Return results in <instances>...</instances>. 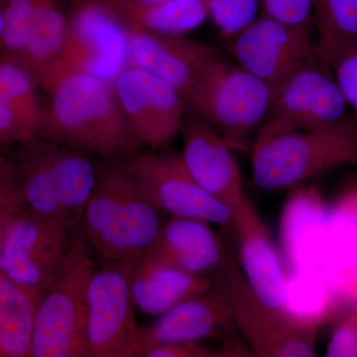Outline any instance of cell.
Returning <instances> with one entry per match:
<instances>
[{"mask_svg": "<svg viewBox=\"0 0 357 357\" xmlns=\"http://www.w3.org/2000/svg\"><path fill=\"white\" fill-rule=\"evenodd\" d=\"M49 95L38 137L105 159L132 156L142 146L131 131L114 82L70 73Z\"/></svg>", "mask_w": 357, "mask_h": 357, "instance_id": "cell-1", "label": "cell"}, {"mask_svg": "<svg viewBox=\"0 0 357 357\" xmlns=\"http://www.w3.org/2000/svg\"><path fill=\"white\" fill-rule=\"evenodd\" d=\"M162 227L160 211L123 163L96 166L81 227L100 263L129 261L147 252Z\"/></svg>", "mask_w": 357, "mask_h": 357, "instance_id": "cell-2", "label": "cell"}, {"mask_svg": "<svg viewBox=\"0 0 357 357\" xmlns=\"http://www.w3.org/2000/svg\"><path fill=\"white\" fill-rule=\"evenodd\" d=\"M13 160L25 211L81 225L96 181V166L88 154L36 137L18 144Z\"/></svg>", "mask_w": 357, "mask_h": 357, "instance_id": "cell-3", "label": "cell"}, {"mask_svg": "<svg viewBox=\"0 0 357 357\" xmlns=\"http://www.w3.org/2000/svg\"><path fill=\"white\" fill-rule=\"evenodd\" d=\"M357 165V123L255 136L252 175L264 191L290 189L344 166Z\"/></svg>", "mask_w": 357, "mask_h": 357, "instance_id": "cell-4", "label": "cell"}, {"mask_svg": "<svg viewBox=\"0 0 357 357\" xmlns=\"http://www.w3.org/2000/svg\"><path fill=\"white\" fill-rule=\"evenodd\" d=\"M95 257L79 227L60 271L40 298L32 357H91L86 310Z\"/></svg>", "mask_w": 357, "mask_h": 357, "instance_id": "cell-5", "label": "cell"}, {"mask_svg": "<svg viewBox=\"0 0 357 357\" xmlns=\"http://www.w3.org/2000/svg\"><path fill=\"white\" fill-rule=\"evenodd\" d=\"M347 107L333 70L319 58L296 72L275 93L255 136L333 128L351 119Z\"/></svg>", "mask_w": 357, "mask_h": 357, "instance_id": "cell-6", "label": "cell"}, {"mask_svg": "<svg viewBox=\"0 0 357 357\" xmlns=\"http://www.w3.org/2000/svg\"><path fill=\"white\" fill-rule=\"evenodd\" d=\"M79 227L21 211L0 243V273L43 294L60 271Z\"/></svg>", "mask_w": 357, "mask_h": 357, "instance_id": "cell-7", "label": "cell"}, {"mask_svg": "<svg viewBox=\"0 0 357 357\" xmlns=\"http://www.w3.org/2000/svg\"><path fill=\"white\" fill-rule=\"evenodd\" d=\"M126 67L148 70L177 89L196 107L204 84L229 63L215 49L183 36H166L136 26H126Z\"/></svg>", "mask_w": 357, "mask_h": 357, "instance_id": "cell-8", "label": "cell"}, {"mask_svg": "<svg viewBox=\"0 0 357 357\" xmlns=\"http://www.w3.org/2000/svg\"><path fill=\"white\" fill-rule=\"evenodd\" d=\"M229 39L239 67L266 84L273 96L296 72L319 58L312 29L264 14Z\"/></svg>", "mask_w": 357, "mask_h": 357, "instance_id": "cell-9", "label": "cell"}, {"mask_svg": "<svg viewBox=\"0 0 357 357\" xmlns=\"http://www.w3.org/2000/svg\"><path fill=\"white\" fill-rule=\"evenodd\" d=\"M271 89L241 67L227 64L204 84L195 110L232 150L244 151L271 107Z\"/></svg>", "mask_w": 357, "mask_h": 357, "instance_id": "cell-10", "label": "cell"}, {"mask_svg": "<svg viewBox=\"0 0 357 357\" xmlns=\"http://www.w3.org/2000/svg\"><path fill=\"white\" fill-rule=\"evenodd\" d=\"M123 165L160 211L231 227L232 208L199 185L185 167L182 154H135L128 157Z\"/></svg>", "mask_w": 357, "mask_h": 357, "instance_id": "cell-11", "label": "cell"}, {"mask_svg": "<svg viewBox=\"0 0 357 357\" xmlns=\"http://www.w3.org/2000/svg\"><path fill=\"white\" fill-rule=\"evenodd\" d=\"M130 260L100 263L88 291L86 340L91 357H133L139 326L130 283Z\"/></svg>", "mask_w": 357, "mask_h": 357, "instance_id": "cell-12", "label": "cell"}, {"mask_svg": "<svg viewBox=\"0 0 357 357\" xmlns=\"http://www.w3.org/2000/svg\"><path fill=\"white\" fill-rule=\"evenodd\" d=\"M128 62L126 26L100 7L70 4L62 58L63 77L86 73L114 82Z\"/></svg>", "mask_w": 357, "mask_h": 357, "instance_id": "cell-13", "label": "cell"}, {"mask_svg": "<svg viewBox=\"0 0 357 357\" xmlns=\"http://www.w3.org/2000/svg\"><path fill=\"white\" fill-rule=\"evenodd\" d=\"M114 84L131 131L141 144L158 149L182 131L185 102L170 84L131 66L119 73Z\"/></svg>", "mask_w": 357, "mask_h": 357, "instance_id": "cell-14", "label": "cell"}, {"mask_svg": "<svg viewBox=\"0 0 357 357\" xmlns=\"http://www.w3.org/2000/svg\"><path fill=\"white\" fill-rule=\"evenodd\" d=\"M231 227L236 234L244 278L263 306L288 314V280L283 261L259 211L246 196L234 208Z\"/></svg>", "mask_w": 357, "mask_h": 357, "instance_id": "cell-15", "label": "cell"}, {"mask_svg": "<svg viewBox=\"0 0 357 357\" xmlns=\"http://www.w3.org/2000/svg\"><path fill=\"white\" fill-rule=\"evenodd\" d=\"M182 131V157L188 170L208 194L234 210L245 195L231 148L199 114L188 119Z\"/></svg>", "mask_w": 357, "mask_h": 357, "instance_id": "cell-16", "label": "cell"}, {"mask_svg": "<svg viewBox=\"0 0 357 357\" xmlns=\"http://www.w3.org/2000/svg\"><path fill=\"white\" fill-rule=\"evenodd\" d=\"M234 323L229 299L213 286L208 292L176 305L158 321L140 328L133 356H143L157 345L201 342Z\"/></svg>", "mask_w": 357, "mask_h": 357, "instance_id": "cell-17", "label": "cell"}, {"mask_svg": "<svg viewBox=\"0 0 357 357\" xmlns=\"http://www.w3.org/2000/svg\"><path fill=\"white\" fill-rule=\"evenodd\" d=\"M129 283L136 309L157 317L213 287V279L188 273L149 250L130 260Z\"/></svg>", "mask_w": 357, "mask_h": 357, "instance_id": "cell-18", "label": "cell"}, {"mask_svg": "<svg viewBox=\"0 0 357 357\" xmlns=\"http://www.w3.org/2000/svg\"><path fill=\"white\" fill-rule=\"evenodd\" d=\"M149 251L188 273L211 279L229 258L210 223L185 218L163 223Z\"/></svg>", "mask_w": 357, "mask_h": 357, "instance_id": "cell-19", "label": "cell"}, {"mask_svg": "<svg viewBox=\"0 0 357 357\" xmlns=\"http://www.w3.org/2000/svg\"><path fill=\"white\" fill-rule=\"evenodd\" d=\"M69 15L66 0H40L31 35L18 65L48 93L63 77L61 58Z\"/></svg>", "mask_w": 357, "mask_h": 357, "instance_id": "cell-20", "label": "cell"}, {"mask_svg": "<svg viewBox=\"0 0 357 357\" xmlns=\"http://www.w3.org/2000/svg\"><path fill=\"white\" fill-rule=\"evenodd\" d=\"M38 88L20 66L0 60V150L38 137L45 112Z\"/></svg>", "mask_w": 357, "mask_h": 357, "instance_id": "cell-21", "label": "cell"}, {"mask_svg": "<svg viewBox=\"0 0 357 357\" xmlns=\"http://www.w3.org/2000/svg\"><path fill=\"white\" fill-rule=\"evenodd\" d=\"M41 296L0 273V356L32 357L35 317Z\"/></svg>", "mask_w": 357, "mask_h": 357, "instance_id": "cell-22", "label": "cell"}, {"mask_svg": "<svg viewBox=\"0 0 357 357\" xmlns=\"http://www.w3.org/2000/svg\"><path fill=\"white\" fill-rule=\"evenodd\" d=\"M208 18L204 0H166L133 9L122 18L124 26H136L166 36H183Z\"/></svg>", "mask_w": 357, "mask_h": 357, "instance_id": "cell-23", "label": "cell"}, {"mask_svg": "<svg viewBox=\"0 0 357 357\" xmlns=\"http://www.w3.org/2000/svg\"><path fill=\"white\" fill-rule=\"evenodd\" d=\"M319 57L328 64L357 44V0H312Z\"/></svg>", "mask_w": 357, "mask_h": 357, "instance_id": "cell-24", "label": "cell"}, {"mask_svg": "<svg viewBox=\"0 0 357 357\" xmlns=\"http://www.w3.org/2000/svg\"><path fill=\"white\" fill-rule=\"evenodd\" d=\"M40 0H6L3 30L0 38V60L20 65Z\"/></svg>", "mask_w": 357, "mask_h": 357, "instance_id": "cell-25", "label": "cell"}, {"mask_svg": "<svg viewBox=\"0 0 357 357\" xmlns=\"http://www.w3.org/2000/svg\"><path fill=\"white\" fill-rule=\"evenodd\" d=\"M208 18L220 34L231 38L257 18L260 0H204Z\"/></svg>", "mask_w": 357, "mask_h": 357, "instance_id": "cell-26", "label": "cell"}, {"mask_svg": "<svg viewBox=\"0 0 357 357\" xmlns=\"http://www.w3.org/2000/svg\"><path fill=\"white\" fill-rule=\"evenodd\" d=\"M263 14L294 27L314 29L312 0H261Z\"/></svg>", "mask_w": 357, "mask_h": 357, "instance_id": "cell-27", "label": "cell"}, {"mask_svg": "<svg viewBox=\"0 0 357 357\" xmlns=\"http://www.w3.org/2000/svg\"><path fill=\"white\" fill-rule=\"evenodd\" d=\"M326 65L333 70L347 105L357 114V44L340 52Z\"/></svg>", "mask_w": 357, "mask_h": 357, "instance_id": "cell-28", "label": "cell"}, {"mask_svg": "<svg viewBox=\"0 0 357 357\" xmlns=\"http://www.w3.org/2000/svg\"><path fill=\"white\" fill-rule=\"evenodd\" d=\"M24 211L20 178L13 158L0 150V213L17 215Z\"/></svg>", "mask_w": 357, "mask_h": 357, "instance_id": "cell-29", "label": "cell"}, {"mask_svg": "<svg viewBox=\"0 0 357 357\" xmlns=\"http://www.w3.org/2000/svg\"><path fill=\"white\" fill-rule=\"evenodd\" d=\"M326 356L357 357V303L333 331Z\"/></svg>", "mask_w": 357, "mask_h": 357, "instance_id": "cell-30", "label": "cell"}, {"mask_svg": "<svg viewBox=\"0 0 357 357\" xmlns=\"http://www.w3.org/2000/svg\"><path fill=\"white\" fill-rule=\"evenodd\" d=\"M236 356L232 351H215L201 342H176L157 345L145 352L143 357H225Z\"/></svg>", "mask_w": 357, "mask_h": 357, "instance_id": "cell-31", "label": "cell"}, {"mask_svg": "<svg viewBox=\"0 0 357 357\" xmlns=\"http://www.w3.org/2000/svg\"><path fill=\"white\" fill-rule=\"evenodd\" d=\"M166 0H70V4H91L105 9L121 21L128 13L137 7L158 3Z\"/></svg>", "mask_w": 357, "mask_h": 357, "instance_id": "cell-32", "label": "cell"}, {"mask_svg": "<svg viewBox=\"0 0 357 357\" xmlns=\"http://www.w3.org/2000/svg\"><path fill=\"white\" fill-rule=\"evenodd\" d=\"M335 213L357 222V185L344 192L335 204Z\"/></svg>", "mask_w": 357, "mask_h": 357, "instance_id": "cell-33", "label": "cell"}, {"mask_svg": "<svg viewBox=\"0 0 357 357\" xmlns=\"http://www.w3.org/2000/svg\"><path fill=\"white\" fill-rule=\"evenodd\" d=\"M15 215H7V213H0V243H1L2 238L6 234L11 220Z\"/></svg>", "mask_w": 357, "mask_h": 357, "instance_id": "cell-34", "label": "cell"}, {"mask_svg": "<svg viewBox=\"0 0 357 357\" xmlns=\"http://www.w3.org/2000/svg\"><path fill=\"white\" fill-rule=\"evenodd\" d=\"M6 6V0H0V38H1L2 30H3V16Z\"/></svg>", "mask_w": 357, "mask_h": 357, "instance_id": "cell-35", "label": "cell"}]
</instances>
